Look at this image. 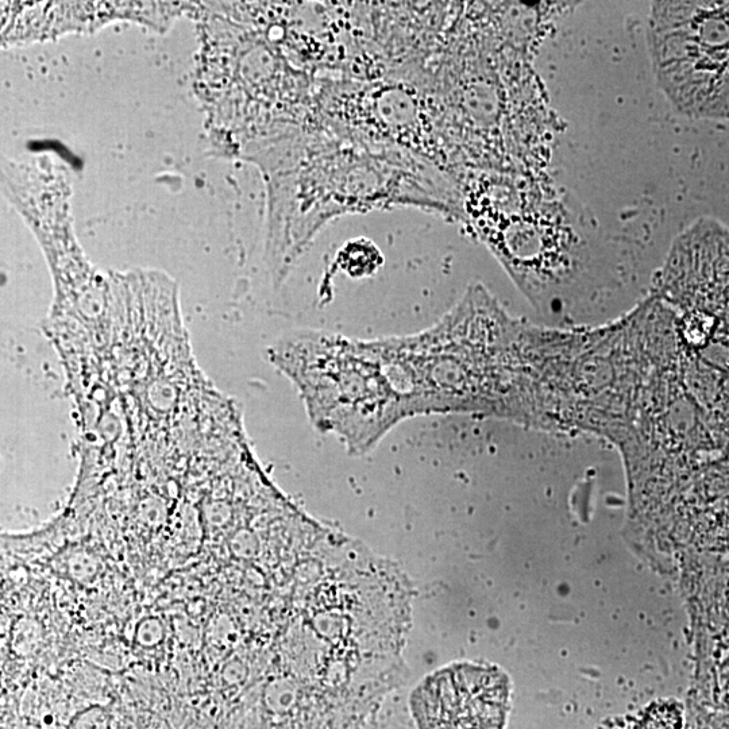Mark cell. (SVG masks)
<instances>
[{"mask_svg":"<svg viewBox=\"0 0 729 729\" xmlns=\"http://www.w3.org/2000/svg\"><path fill=\"white\" fill-rule=\"evenodd\" d=\"M486 208L496 211L474 218L478 234L524 293L539 302L557 283L558 268L562 273L569 268L566 254L576 250L570 243L578 245L565 206L559 199L542 196L538 206L527 200L516 210L512 203L507 208L500 203Z\"/></svg>","mask_w":729,"mask_h":729,"instance_id":"obj_2","label":"cell"},{"mask_svg":"<svg viewBox=\"0 0 729 729\" xmlns=\"http://www.w3.org/2000/svg\"><path fill=\"white\" fill-rule=\"evenodd\" d=\"M616 729H681V712L677 705H654L617 725Z\"/></svg>","mask_w":729,"mask_h":729,"instance_id":"obj_4","label":"cell"},{"mask_svg":"<svg viewBox=\"0 0 729 729\" xmlns=\"http://www.w3.org/2000/svg\"><path fill=\"white\" fill-rule=\"evenodd\" d=\"M389 387L405 418L481 414L526 423L535 389L534 327L473 285L441 322L378 339Z\"/></svg>","mask_w":729,"mask_h":729,"instance_id":"obj_1","label":"cell"},{"mask_svg":"<svg viewBox=\"0 0 729 729\" xmlns=\"http://www.w3.org/2000/svg\"><path fill=\"white\" fill-rule=\"evenodd\" d=\"M509 684L496 667L462 663L438 671L414 697L422 729H503Z\"/></svg>","mask_w":729,"mask_h":729,"instance_id":"obj_3","label":"cell"}]
</instances>
